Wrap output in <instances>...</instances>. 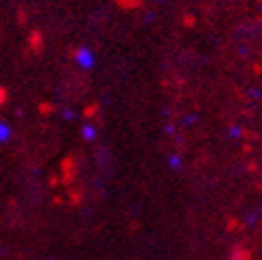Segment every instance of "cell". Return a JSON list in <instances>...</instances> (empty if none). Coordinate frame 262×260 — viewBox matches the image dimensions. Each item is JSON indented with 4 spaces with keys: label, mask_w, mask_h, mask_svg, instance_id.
Segmentation results:
<instances>
[{
    "label": "cell",
    "mask_w": 262,
    "mask_h": 260,
    "mask_svg": "<svg viewBox=\"0 0 262 260\" xmlns=\"http://www.w3.org/2000/svg\"><path fill=\"white\" fill-rule=\"evenodd\" d=\"M230 260H247V252L241 250V248H234L230 252Z\"/></svg>",
    "instance_id": "cell-6"
},
{
    "label": "cell",
    "mask_w": 262,
    "mask_h": 260,
    "mask_svg": "<svg viewBox=\"0 0 262 260\" xmlns=\"http://www.w3.org/2000/svg\"><path fill=\"white\" fill-rule=\"evenodd\" d=\"M62 120L75 122V120H77V111H75V109H62Z\"/></svg>",
    "instance_id": "cell-7"
},
{
    "label": "cell",
    "mask_w": 262,
    "mask_h": 260,
    "mask_svg": "<svg viewBox=\"0 0 262 260\" xmlns=\"http://www.w3.org/2000/svg\"><path fill=\"white\" fill-rule=\"evenodd\" d=\"M247 96H250V98H260L262 96V90H258V88H254V90H250V92H247Z\"/></svg>",
    "instance_id": "cell-8"
},
{
    "label": "cell",
    "mask_w": 262,
    "mask_h": 260,
    "mask_svg": "<svg viewBox=\"0 0 262 260\" xmlns=\"http://www.w3.org/2000/svg\"><path fill=\"white\" fill-rule=\"evenodd\" d=\"M81 137H83V141H94L98 137V128L92 124V122H85L81 126Z\"/></svg>",
    "instance_id": "cell-2"
},
{
    "label": "cell",
    "mask_w": 262,
    "mask_h": 260,
    "mask_svg": "<svg viewBox=\"0 0 262 260\" xmlns=\"http://www.w3.org/2000/svg\"><path fill=\"white\" fill-rule=\"evenodd\" d=\"M226 133H228V137H230L232 141H239V139H243L245 130H243V126H239V124H232V126H228Z\"/></svg>",
    "instance_id": "cell-4"
},
{
    "label": "cell",
    "mask_w": 262,
    "mask_h": 260,
    "mask_svg": "<svg viewBox=\"0 0 262 260\" xmlns=\"http://www.w3.org/2000/svg\"><path fill=\"white\" fill-rule=\"evenodd\" d=\"M168 166H171L173 171H179V168L183 166L181 156H177V154H171V156H168Z\"/></svg>",
    "instance_id": "cell-5"
},
{
    "label": "cell",
    "mask_w": 262,
    "mask_h": 260,
    "mask_svg": "<svg viewBox=\"0 0 262 260\" xmlns=\"http://www.w3.org/2000/svg\"><path fill=\"white\" fill-rule=\"evenodd\" d=\"M11 137H13V128L7 122L0 120V145H3V143H9Z\"/></svg>",
    "instance_id": "cell-3"
},
{
    "label": "cell",
    "mask_w": 262,
    "mask_h": 260,
    "mask_svg": "<svg viewBox=\"0 0 262 260\" xmlns=\"http://www.w3.org/2000/svg\"><path fill=\"white\" fill-rule=\"evenodd\" d=\"M47 260H56V258H51V256H49V258H47Z\"/></svg>",
    "instance_id": "cell-9"
},
{
    "label": "cell",
    "mask_w": 262,
    "mask_h": 260,
    "mask_svg": "<svg viewBox=\"0 0 262 260\" xmlns=\"http://www.w3.org/2000/svg\"><path fill=\"white\" fill-rule=\"evenodd\" d=\"M73 60H75L77 67L83 69V71H92V69H94V64H96L94 51H92L88 45L77 47V49H75V54H73Z\"/></svg>",
    "instance_id": "cell-1"
}]
</instances>
